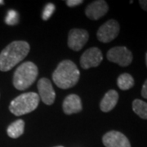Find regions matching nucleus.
Returning <instances> with one entry per match:
<instances>
[{"mask_svg": "<svg viewBox=\"0 0 147 147\" xmlns=\"http://www.w3.org/2000/svg\"><path fill=\"white\" fill-rule=\"evenodd\" d=\"M30 44L26 41H13L0 53V70L8 71L21 62L30 53Z\"/></svg>", "mask_w": 147, "mask_h": 147, "instance_id": "1", "label": "nucleus"}, {"mask_svg": "<svg viewBox=\"0 0 147 147\" xmlns=\"http://www.w3.org/2000/svg\"><path fill=\"white\" fill-rule=\"evenodd\" d=\"M80 72L77 65L70 60L60 62L53 74V80L58 88L68 89L79 82Z\"/></svg>", "mask_w": 147, "mask_h": 147, "instance_id": "2", "label": "nucleus"}, {"mask_svg": "<svg viewBox=\"0 0 147 147\" xmlns=\"http://www.w3.org/2000/svg\"><path fill=\"white\" fill-rule=\"evenodd\" d=\"M38 74L37 65L31 61L22 63L16 69L13 75V86L20 91L27 89L36 80Z\"/></svg>", "mask_w": 147, "mask_h": 147, "instance_id": "3", "label": "nucleus"}, {"mask_svg": "<svg viewBox=\"0 0 147 147\" xmlns=\"http://www.w3.org/2000/svg\"><path fill=\"white\" fill-rule=\"evenodd\" d=\"M39 100L38 94L35 92L23 93L11 101L9 110L16 116L24 115L36 110Z\"/></svg>", "mask_w": 147, "mask_h": 147, "instance_id": "4", "label": "nucleus"}, {"mask_svg": "<svg viewBox=\"0 0 147 147\" xmlns=\"http://www.w3.org/2000/svg\"><path fill=\"white\" fill-rule=\"evenodd\" d=\"M107 59L110 62L118 64L119 66L126 67L132 62V53L126 47H115L107 53Z\"/></svg>", "mask_w": 147, "mask_h": 147, "instance_id": "5", "label": "nucleus"}, {"mask_svg": "<svg viewBox=\"0 0 147 147\" xmlns=\"http://www.w3.org/2000/svg\"><path fill=\"white\" fill-rule=\"evenodd\" d=\"M120 26L115 20H109L98 29L96 33L97 39L101 42L107 43L113 41L119 35Z\"/></svg>", "mask_w": 147, "mask_h": 147, "instance_id": "6", "label": "nucleus"}, {"mask_svg": "<svg viewBox=\"0 0 147 147\" xmlns=\"http://www.w3.org/2000/svg\"><path fill=\"white\" fill-rule=\"evenodd\" d=\"M102 53L98 47H90L87 49L80 58L81 67L85 69L97 67L102 61Z\"/></svg>", "mask_w": 147, "mask_h": 147, "instance_id": "7", "label": "nucleus"}, {"mask_svg": "<svg viewBox=\"0 0 147 147\" xmlns=\"http://www.w3.org/2000/svg\"><path fill=\"white\" fill-rule=\"evenodd\" d=\"M89 38L88 32L83 29H72L69 32L68 46L70 49L79 52L85 46Z\"/></svg>", "mask_w": 147, "mask_h": 147, "instance_id": "8", "label": "nucleus"}, {"mask_svg": "<svg viewBox=\"0 0 147 147\" xmlns=\"http://www.w3.org/2000/svg\"><path fill=\"white\" fill-rule=\"evenodd\" d=\"M37 87L38 90V96L42 102L47 105H53L56 98V92L53 89L51 81L47 78H42L38 80Z\"/></svg>", "mask_w": 147, "mask_h": 147, "instance_id": "9", "label": "nucleus"}, {"mask_svg": "<svg viewBox=\"0 0 147 147\" xmlns=\"http://www.w3.org/2000/svg\"><path fill=\"white\" fill-rule=\"evenodd\" d=\"M102 142L105 147H131L127 137L118 131H110L102 137Z\"/></svg>", "mask_w": 147, "mask_h": 147, "instance_id": "10", "label": "nucleus"}, {"mask_svg": "<svg viewBox=\"0 0 147 147\" xmlns=\"http://www.w3.org/2000/svg\"><path fill=\"white\" fill-rule=\"evenodd\" d=\"M109 11V6L103 0H97L91 3L85 9V14L90 20L96 21L104 16Z\"/></svg>", "mask_w": 147, "mask_h": 147, "instance_id": "11", "label": "nucleus"}, {"mask_svg": "<svg viewBox=\"0 0 147 147\" xmlns=\"http://www.w3.org/2000/svg\"><path fill=\"white\" fill-rule=\"evenodd\" d=\"M64 113L67 115L77 114L83 110L81 99L78 95L70 94L67 96L62 104Z\"/></svg>", "mask_w": 147, "mask_h": 147, "instance_id": "12", "label": "nucleus"}, {"mask_svg": "<svg viewBox=\"0 0 147 147\" xmlns=\"http://www.w3.org/2000/svg\"><path fill=\"white\" fill-rule=\"evenodd\" d=\"M119 100V93L115 90L108 91L100 103V109L103 112H110L117 105Z\"/></svg>", "mask_w": 147, "mask_h": 147, "instance_id": "13", "label": "nucleus"}, {"mask_svg": "<svg viewBox=\"0 0 147 147\" xmlns=\"http://www.w3.org/2000/svg\"><path fill=\"white\" fill-rule=\"evenodd\" d=\"M24 130H25V122L22 119H18L11 123L10 125L7 127V132L8 137L16 139L21 137L24 133Z\"/></svg>", "mask_w": 147, "mask_h": 147, "instance_id": "14", "label": "nucleus"}, {"mask_svg": "<svg viewBox=\"0 0 147 147\" xmlns=\"http://www.w3.org/2000/svg\"><path fill=\"white\" fill-rule=\"evenodd\" d=\"M134 79L130 74H122L117 79V85L123 91L129 90L134 86Z\"/></svg>", "mask_w": 147, "mask_h": 147, "instance_id": "15", "label": "nucleus"}, {"mask_svg": "<svg viewBox=\"0 0 147 147\" xmlns=\"http://www.w3.org/2000/svg\"><path fill=\"white\" fill-rule=\"evenodd\" d=\"M132 110L143 119H147V102L136 99L132 102Z\"/></svg>", "mask_w": 147, "mask_h": 147, "instance_id": "16", "label": "nucleus"}, {"mask_svg": "<svg viewBox=\"0 0 147 147\" xmlns=\"http://www.w3.org/2000/svg\"><path fill=\"white\" fill-rule=\"evenodd\" d=\"M6 24L8 26L16 25L19 21V15L15 10H9L6 16Z\"/></svg>", "mask_w": 147, "mask_h": 147, "instance_id": "17", "label": "nucleus"}, {"mask_svg": "<svg viewBox=\"0 0 147 147\" xmlns=\"http://www.w3.org/2000/svg\"><path fill=\"white\" fill-rule=\"evenodd\" d=\"M55 5L53 4V3H47V5L45 6V7H44V9L42 11V20H44V21H47L52 15H53V13H54V11H55Z\"/></svg>", "mask_w": 147, "mask_h": 147, "instance_id": "18", "label": "nucleus"}, {"mask_svg": "<svg viewBox=\"0 0 147 147\" xmlns=\"http://www.w3.org/2000/svg\"><path fill=\"white\" fill-rule=\"evenodd\" d=\"M84 3V1L82 0H68V1H65V3L66 5L69 7H76V6L80 5Z\"/></svg>", "mask_w": 147, "mask_h": 147, "instance_id": "19", "label": "nucleus"}, {"mask_svg": "<svg viewBox=\"0 0 147 147\" xmlns=\"http://www.w3.org/2000/svg\"><path fill=\"white\" fill-rule=\"evenodd\" d=\"M142 96L145 99H147V79L145 81L142 88Z\"/></svg>", "mask_w": 147, "mask_h": 147, "instance_id": "20", "label": "nucleus"}, {"mask_svg": "<svg viewBox=\"0 0 147 147\" xmlns=\"http://www.w3.org/2000/svg\"><path fill=\"white\" fill-rule=\"evenodd\" d=\"M139 3H140V6L142 7V9L147 11V0H140Z\"/></svg>", "mask_w": 147, "mask_h": 147, "instance_id": "21", "label": "nucleus"}, {"mask_svg": "<svg viewBox=\"0 0 147 147\" xmlns=\"http://www.w3.org/2000/svg\"><path fill=\"white\" fill-rule=\"evenodd\" d=\"M3 4H4V1H3V0H0V5H3Z\"/></svg>", "mask_w": 147, "mask_h": 147, "instance_id": "22", "label": "nucleus"}, {"mask_svg": "<svg viewBox=\"0 0 147 147\" xmlns=\"http://www.w3.org/2000/svg\"><path fill=\"white\" fill-rule=\"evenodd\" d=\"M146 67H147V53H146Z\"/></svg>", "mask_w": 147, "mask_h": 147, "instance_id": "23", "label": "nucleus"}, {"mask_svg": "<svg viewBox=\"0 0 147 147\" xmlns=\"http://www.w3.org/2000/svg\"><path fill=\"white\" fill-rule=\"evenodd\" d=\"M56 147H64V146H56Z\"/></svg>", "mask_w": 147, "mask_h": 147, "instance_id": "24", "label": "nucleus"}]
</instances>
